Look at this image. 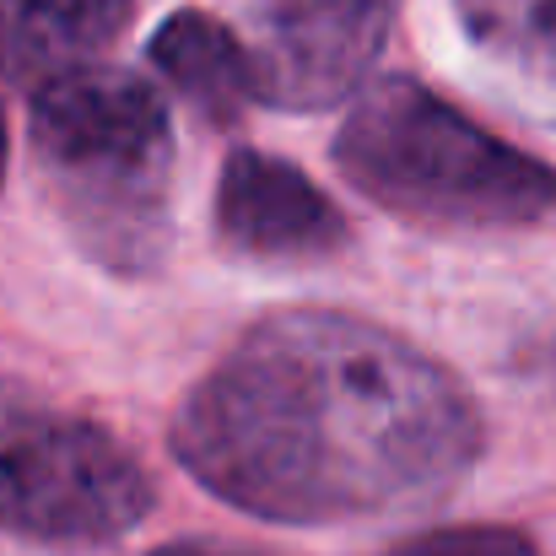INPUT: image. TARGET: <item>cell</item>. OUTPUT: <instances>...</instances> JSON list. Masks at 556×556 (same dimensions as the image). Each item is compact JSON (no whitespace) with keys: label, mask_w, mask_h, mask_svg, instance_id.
I'll list each match as a JSON object with an SVG mask.
<instances>
[{"label":"cell","mask_w":556,"mask_h":556,"mask_svg":"<svg viewBox=\"0 0 556 556\" xmlns=\"http://www.w3.org/2000/svg\"><path fill=\"white\" fill-rule=\"evenodd\" d=\"M152 65L205 119H238V109L260 98L249 38H238L227 22H216L205 11H179L157 27Z\"/></svg>","instance_id":"obj_8"},{"label":"cell","mask_w":556,"mask_h":556,"mask_svg":"<svg viewBox=\"0 0 556 556\" xmlns=\"http://www.w3.org/2000/svg\"><path fill=\"white\" fill-rule=\"evenodd\" d=\"M216 238L254 260H325L346 243V216L292 163L232 152L216 185Z\"/></svg>","instance_id":"obj_6"},{"label":"cell","mask_w":556,"mask_h":556,"mask_svg":"<svg viewBox=\"0 0 556 556\" xmlns=\"http://www.w3.org/2000/svg\"><path fill=\"white\" fill-rule=\"evenodd\" d=\"M260 103L330 109L363 92L383 54L394 0H249Z\"/></svg>","instance_id":"obj_5"},{"label":"cell","mask_w":556,"mask_h":556,"mask_svg":"<svg viewBox=\"0 0 556 556\" xmlns=\"http://www.w3.org/2000/svg\"><path fill=\"white\" fill-rule=\"evenodd\" d=\"M0 174H5V125H0Z\"/></svg>","instance_id":"obj_12"},{"label":"cell","mask_w":556,"mask_h":556,"mask_svg":"<svg viewBox=\"0 0 556 556\" xmlns=\"http://www.w3.org/2000/svg\"><path fill=\"white\" fill-rule=\"evenodd\" d=\"M389 556H535V546L514 530H492V525H459V530H432L416 535Z\"/></svg>","instance_id":"obj_10"},{"label":"cell","mask_w":556,"mask_h":556,"mask_svg":"<svg viewBox=\"0 0 556 556\" xmlns=\"http://www.w3.org/2000/svg\"><path fill=\"white\" fill-rule=\"evenodd\" d=\"M147 514L152 481L114 432L0 378V530L98 546Z\"/></svg>","instance_id":"obj_4"},{"label":"cell","mask_w":556,"mask_h":556,"mask_svg":"<svg viewBox=\"0 0 556 556\" xmlns=\"http://www.w3.org/2000/svg\"><path fill=\"white\" fill-rule=\"evenodd\" d=\"M174 454L243 514L346 525L454 492L481 454V416L410 341L352 314L287 308L189 389Z\"/></svg>","instance_id":"obj_1"},{"label":"cell","mask_w":556,"mask_h":556,"mask_svg":"<svg viewBox=\"0 0 556 556\" xmlns=\"http://www.w3.org/2000/svg\"><path fill=\"white\" fill-rule=\"evenodd\" d=\"M33 152L81 249L109 270H152L168 243L174 130L130 71H65L33 92Z\"/></svg>","instance_id":"obj_2"},{"label":"cell","mask_w":556,"mask_h":556,"mask_svg":"<svg viewBox=\"0 0 556 556\" xmlns=\"http://www.w3.org/2000/svg\"><path fill=\"white\" fill-rule=\"evenodd\" d=\"M336 163L372 205L427 227H530L556 211V174L497 141L410 76L352 98Z\"/></svg>","instance_id":"obj_3"},{"label":"cell","mask_w":556,"mask_h":556,"mask_svg":"<svg viewBox=\"0 0 556 556\" xmlns=\"http://www.w3.org/2000/svg\"><path fill=\"white\" fill-rule=\"evenodd\" d=\"M130 0H0V87H43L92 65L125 27Z\"/></svg>","instance_id":"obj_7"},{"label":"cell","mask_w":556,"mask_h":556,"mask_svg":"<svg viewBox=\"0 0 556 556\" xmlns=\"http://www.w3.org/2000/svg\"><path fill=\"white\" fill-rule=\"evenodd\" d=\"M157 556H232V552H205V546H168V552Z\"/></svg>","instance_id":"obj_11"},{"label":"cell","mask_w":556,"mask_h":556,"mask_svg":"<svg viewBox=\"0 0 556 556\" xmlns=\"http://www.w3.org/2000/svg\"><path fill=\"white\" fill-rule=\"evenodd\" d=\"M470 43L556 119V0H454Z\"/></svg>","instance_id":"obj_9"}]
</instances>
